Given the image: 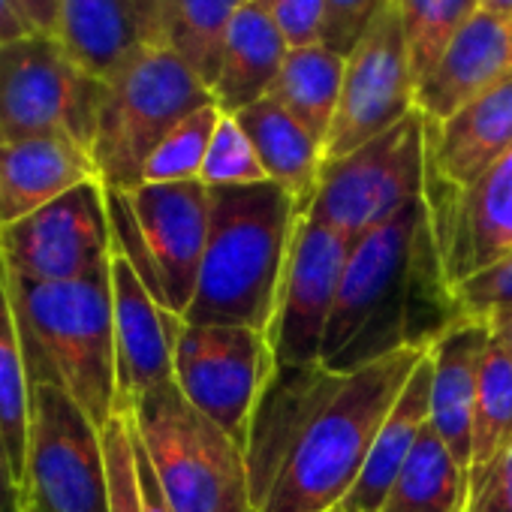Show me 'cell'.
Returning <instances> with one entry per match:
<instances>
[{
  "label": "cell",
  "mask_w": 512,
  "mask_h": 512,
  "mask_svg": "<svg viewBox=\"0 0 512 512\" xmlns=\"http://www.w3.org/2000/svg\"><path fill=\"white\" fill-rule=\"evenodd\" d=\"M452 320L422 196L353 241L320 365L353 374L404 347H431Z\"/></svg>",
  "instance_id": "6da1fadb"
},
{
  "label": "cell",
  "mask_w": 512,
  "mask_h": 512,
  "mask_svg": "<svg viewBox=\"0 0 512 512\" xmlns=\"http://www.w3.org/2000/svg\"><path fill=\"white\" fill-rule=\"evenodd\" d=\"M199 284L184 323L269 335L302 211L275 181L214 187Z\"/></svg>",
  "instance_id": "7a4b0ae2"
},
{
  "label": "cell",
  "mask_w": 512,
  "mask_h": 512,
  "mask_svg": "<svg viewBox=\"0 0 512 512\" xmlns=\"http://www.w3.org/2000/svg\"><path fill=\"white\" fill-rule=\"evenodd\" d=\"M10 290L31 389H61L103 431L118 416L112 269L61 284L10 272Z\"/></svg>",
  "instance_id": "3957f363"
},
{
  "label": "cell",
  "mask_w": 512,
  "mask_h": 512,
  "mask_svg": "<svg viewBox=\"0 0 512 512\" xmlns=\"http://www.w3.org/2000/svg\"><path fill=\"white\" fill-rule=\"evenodd\" d=\"M431 347H404L353 374L314 416L256 512H329L356 485L380 425Z\"/></svg>",
  "instance_id": "277c9868"
},
{
  "label": "cell",
  "mask_w": 512,
  "mask_h": 512,
  "mask_svg": "<svg viewBox=\"0 0 512 512\" xmlns=\"http://www.w3.org/2000/svg\"><path fill=\"white\" fill-rule=\"evenodd\" d=\"M172 512H256L244 449L163 383L127 413Z\"/></svg>",
  "instance_id": "5b68a950"
},
{
  "label": "cell",
  "mask_w": 512,
  "mask_h": 512,
  "mask_svg": "<svg viewBox=\"0 0 512 512\" xmlns=\"http://www.w3.org/2000/svg\"><path fill=\"white\" fill-rule=\"evenodd\" d=\"M211 103L208 85L169 46H142L124 70L103 82L91 142V160L103 187L136 190L154 148L187 115Z\"/></svg>",
  "instance_id": "8992f818"
},
{
  "label": "cell",
  "mask_w": 512,
  "mask_h": 512,
  "mask_svg": "<svg viewBox=\"0 0 512 512\" xmlns=\"http://www.w3.org/2000/svg\"><path fill=\"white\" fill-rule=\"evenodd\" d=\"M103 82L85 73L58 37L31 34L0 46V145L70 139L91 154Z\"/></svg>",
  "instance_id": "52a82bcc"
},
{
  "label": "cell",
  "mask_w": 512,
  "mask_h": 512,
  "mask_svg": "<svg viewBox=\"0 0 512 512\" xmlns=\"http://www.w3.org/2000/svg\"><path fill=\"white\" fill-rule=\"evenodd\" d=\"M422 196L425 118L413 112L359 151L323 163L320 187L305 217L353 244Z\"/></svg>",
  "instance_id": "ba28073f"
},
{
  "label": "cell",
  "mask_w": 512,
  "mask_h": 512,
  "mask_svg": "<svg viewBox=\"0 0 512 512\" xmlns=\"http://www.w3.org/2000/svg\"><path fill=\"white\" fill-rule=\"evenodd\" d=\"M28 512H109L103 431L55 386L31 389Z\"/></svg>",
  "instance_id": "9c48e42d"
},
{
  "label": "cell",
  "mask_w": 512,
  "mask_h": 512,
  "mask_svg": "<svg viewBox=\"0 0 512 512\" xmlns=\"http://www.w3.org/2000/svg\"><path fill=\"white\" fill-rule=\"evenodd\" d=\"M275 374L269 335L247 326L181 323L175 341V386L241 449L253 407Z\"/></svg>",
  "instance_id": "30bf717a"
},
{
  "label": "cell",
  "mask_w": 512,
  "mask_h": 512,
  "mask_svg": "<svg viewBox=\"0 0 512 512\" xmlns=\"http://www.w3.org/2000/svg\"><path fill=\"white\" fill-rule=\"evenodd\" d=\"M416 112V79L398 0H386L365 37L347 55L341 103L323 145V163L341 160Z\"/></svg>",
  "instance_id": "8fae6325"
},
{
  "label": "cell",
  "mask_w": 512,
  "mask_h": 512,
  "mask_svg": "<svg viewBox=\"0 0 512 512\" xmlns=\"http://www.w3.org/2000/svg\"><path fill=\"white\" fill-rule=\"evenodd\" d=\"M0 256L13 275L46 284L103 272L112 260V220L103 181H85L31 217L0 229Z\"/></svg>",
  "instance_id": "7c38bea8"
},
{
  "label": "cell",
  "mask_w": 512,
  "mask_h": 512,
  "mask_svg": "<svg viewBox=\"0 0 512 512\" xmlns=\"http://www.w3.org/2000/svg\"><path fill=\"white\" fill-rule=\"evenodd\" d=\"M350 247L353 244L335 229L311 217L299 220L269 329L275 368L320 365Z\"/></svg>",
  "instance_id": "4fadbf2b"
},
{
  "label": "cell",
  "mask_w": 512,
  "mask_h": 512,
  "mask_svg": "<svg viewBox=\"0 0 512 512\" xmlns=\"http://www.w3.org/2000/svg\"><path fill=\"white\" fill-rule=\"evenodd\" d=\"M157 284V302L184 320L205 256L211 196L202 181L139 184L127 193Z\"/></svg>",
  "instance_id": "5bb4252c"
},
{
  "label": "cell",
  "mask_w": 512,
  "mask_h": 512,
  "mask_svg": "<svg viewBox=\"0 0 512 512\" xmlns=\"http://www.w3.org/2000/svg\"><path fill=\"white\" fill-rule=\"evenodd\" d=\"M446 290L512 253V148L452 202L428 211Z\"/></svg>",
  "instance_id": "9a60e30c"
},
{
  "label": "cell",
  "mask_w": 512,
  "mask_h": 512,
  "mask_svg": "<svg viewBox=\"0 0 512 512\" xmlns=\"http://www.w3.org/2000/svg\"><path fill=\"white\" fill-rule=\"evenodd\" d=\"M112 320H115V371L118 413L151 389L175 380V341L181 317L169 314L142 284L127 256L112 241Z\"/></svg>",
  "instance_id": "2e32d148"
},
{
  "label": "cell",
  "mask_w": 512,
  "mask_h": 512,
  "mask_svg": "<svg viewBox=\"0 0 512 512\" xmlns=\"http://www.w3.org/2000/svg\"><path fill=\"white\" fill-rule=\"evenodd\" d=\"M341 383L344 374H335L323 365L275 368L272 380L266 383L260 401L253 407L244 440V464L253 509L263 506L296 443Z\"/></svg>",
  "instance_id": "e0dca14e"
},
{
  "label": "cell",
  "mask_w": 512,
  "mask_h": 512,
  "mask_svg": "<svg viewBox=\"0 0 512 512\" xmlns=\"http://www.w3.org/2000/svg\"><path fill=\"white\" fill-rule=\"evenodd\" d=\"M512 148V82L467 103L443 124L425 121V205L443 208Z\"/></svg>",
  "instance_id": "ac0fdd59"
},
{
  "label": "cell",
  "mask_w": 512,
  "mask_h": 512,
  "mask_svg": "<svg viewBox=\"0 0 512 512\" xmlns=\"http://www.w3.org/2000/svg\"><path fill=\"white\" fill-rule=\"evenodd\" d=\"M512 82V16L479 10L416 88V112L443 124L467 103Z\"/></svg>",
  "instance_id": "d6986e66"
},
{
  "label": "cell",
  "mask_w": 512,
  "mask_h": 512,
  "mask_svg": "<svg viewBox=\"0 0 512 512\" xmlns=\"http://www.w3.org/2000/svg\"><path fill=\"white\" fill-rule=\"evenodd\" d=\"M488 347L491 329L479 320H452L431 344V428L464 470H470L476 389Z\"/></svg>",
  "instance_id": "ffe728a7"
},
{
  "label": "cell",
  "mask_w": 512,
  "mask_h": 512,
  "mask_svg": "<svg viewBox=\"0 0 512 512\" xmlns=\"http://www.w3.org/2000/svg\"><path fill=\"white\" fill-rule=\"evenodd\" d=\"M94 178L97 166L91 154L70 139L55 136L0 145V229Z\"/></svg>",
  "instance_id": "44dd1931"
},
{
  "label": "cell",
  "mask_w": 512,
  "mask_h": 512,
  "mask_svg": "<svg viewBox=\"0 0 512 512\" xmlns=\"http://www.w3.org/2000/svg\"><path fill=\"white\" fill-rule=\"evenodd\" d=\"M431 374H434V365H431V350H428V356L419 362V368L407 380L401 398L389 410L386 422L380 425L377 440L368 452V461H365L356 485L341 500L344 509H350V512H380L383 509L401 467L407 464L425 425L431 422Z\"/></svg>",
  "instance_id": "7402d4cb"
},
{
  "label": "cell",
  "mask_w": 512,
  "mask_h": 512,
  "mask_svg": "<svg viewBox=\"0 0 512 512\" xmlns=\"http://www.w3.org/2000/svg\"><path fill=\"white\" fill-rule=\"evenodd\" d=\"M287 52L290 46L269 22V16L247 0L229 28L220 70L211 85L217 109L226 115H238L241 109L266 100L278 82Z\"/></svg>",
  "instance_id": "603a6c76"
},
{
  "label": "cell",
  "mask_w": 512,
  "mask_h": 512,
  "mask_svg": "<svg viewBox=\"0 0 512 512\" xmlns=\"http://www.w3.org/2000/svg\"><path fill=\"white\" fill-rule=\"evenodd\" d=\"M58 40L100 82H109L148 46L136 0H58Z\"/></svg>",
  "instance_id": "cb8c5ba5"
},
{
  "label": "cell",
  "mask_w": 512,
  "mask_h": 512,
  "mask_svg": "<svg viewBox=\"0 0 512 512\" xmlns=\"http://www.w3.org/2000/svg\"><path fill=\"white\" fill-rule=\"evenodd\" d=\"M235 118L250 136L269 181L284 187L305 217L320 187L323 145L272 97L241 109Z\"/></svg>",
  "instance_id": "d4e9b609"
},
{
  "label": "cell",
  "mask_w": 512,
  "mask_h": 512,
  "mask_svg": "<svg viewBox=\"0 0 512 512\" xmlns=\"http://www.w3.org/2000/svg\"><path fill=\"white\" fill-rule=\"evenodd\" d=\"M347 58L326 46L290 49L269 97L287 109L320 145H326L344 85Z\"/></svg>",
  "instance_id": "484cf974"
},
{
  "label": "cell",
  "mask_w": 512,
  "mask_h": 512,
  "mask_svg": "<svg viewBox=\"0 0 512 512\" xmlns=\"http://www.w3.org/2000/svg\"><path fill=\"white\" fill-rule=\"evenodd\" d=\"M467 500V470L428 422L380 512H467Z\"/></svg>",
  "instance_id": "4316f807"
},
{
  "label": "cell",
  "mask_w": 512,
  "mask_h": 512,
  "mask_svg": "<svg viewBox=\"0 0 512 512\" xmlns=\"http://www.w3.org/2000/svg\"><path fill=\"white\" fill-rule=\"evenodd\" d=\"M0 431H4L16 473L25 488V461L31 437V383L10 290V269L4 256H0Z\"/></svg>",
  "instance_id": "83f0119b"
},
{
  "label": "cell",
  "mask_w": 512,
  "mask_h": 512,
  "mask_svg": "<svg viewBox=\"0 0 512 512\" xmlns=\"http://www.w3.org/2000/svg\"><path fill=\"white\" fill-rule=\"evenodd\" d=\"M512 443V359L491 341L476 389L473 446H470V491L482 482L488 467Z\"/></svg>",
  "instance_id": "f1b7e54d"
},
{
  "label": "cell",
  "mask_w": 512,
  "mask_h": 512,
  "mask_svg": "<svg viewBox=\"0 0 512 512\" xmlns=\"http://www.w3.org/2000/svg\"><path fill=\"white\" fill-rule=\"evenodd\" d=\"M247 0H175L166 46L208 85L220 70L229 28Z\"/></svg>",
  "instance_id": "f546056e"
},
{
  "label": "cell",
  "mask_w": 512,
  "mask_h": 512,
  "mask_svg": "<svg viewBox=\"0 0 512 512\" xmlns=\"http://www.w3.org/2000/svg\"><path fill=\"white\" fill-rule=\"evenodd\" d=\"M416 88L437 67L455 34L479 13V0H398Z\"/></svg>",
  "instance_id": "4dcf8cb0"
},
{
  "label": "cell",
  "mask_w": 512,
  "mask_h": 512,
  "mask_svg": "<svg viewBox=\"0 0 512 512\" xmlns=\"http://www.w3.org/2000/svg\"><path fill=\"white\" fill-rule=\"evenodd\" d=\"M220 121L217 103L187 115L148 157L142 184H181V181H199L202 163L214 136V127Z\"/></svg>",
  "instance_id": "1f68e13d"
},
{
  "label": "cell",
  "mask_w": 512,
  "mask_h": 512,
  "mask_svg": "<svg viewBox=\"0 0 512 512\" xmlns=\"http://www.w3.org/2000/svg\"><path fill=\"white\" fill-rule=\"evenodd\" d=\"M199 181L208 190H214V187H244V184L269 181L260 157H256V148H253L250 136L241 130L235 115L220 112V121L214 127V136H211V145H208Z\"/></svg>",
  "instance_id": "d6a6232c"
},
{
  "label": "cell",
  "mask_w": 512,
  "mask_h": 512,
  "mask_svg": "<svg viewBox=\"0 0 512 512\" xmlns=\"http://www.w3.org/2000/svg\"><path fill=\"white\" fill-rule=\"evenodd\" d=\"M103 455L109 476V512H145L136 431L127 413H118L103 428Z\"/></svg>",
  "instance_id": "836d02e7"
},
{
  "label": "cell",
  "mask_w": 512,
  "mask_h": 512,
  "mask_svg": "<svg viewBox=\"0 0 512 512\" xmlns=\"http://www.w3.org/2000/svg\"><path fill=\"white\" fill-rule=\"evenodd\" d=\"M449 305L455 320H479L488 323L491 317L512 311V253L497 260L494 266L482 269L479 275L461 281L449 290Z\"/></svg>",
  "instance_id": "e575fe53"
},
{
  "label": "cell",
  "mask_w": 512,
  "mask_h": 512,
  "mask_svg": "<svg viewBox=\"0 0 512 512\" xmlns=\"http://www.w3.org/2000/svg\"><path fill=\"white\" fill-rule=\"evenodd\" d=\"M250 4H256L269 16V22L278 28V34L290 49L323 46V28H326L323 0H250Z\"/></svg>",
  "instance_id": "d590c367"
},
{
  "label": "cell",
  "mask_w": 512,
  "mask_h": 512,
  "mask_svg": "<svg viewBox=\"0 0 512 512\" xmlns=\"http://www.w3.org/2000/svg\"><path fill=\"white\" fill-rule=\"evenodd\" d=\"M383 4L386 0H323L326 7L323 46L347 58L356 49V43L365 37Z\"/></svg>",
  "instance_id": "8d00e7d4"
},
{
  "label": "cell",
  "mask_w": 512,
  "mask_h": 512,
  "mask_svg": "<svg viewBox=\"0 0 512 512\" xmlns=\"http://www.w3.org/2000/svg\"><path fill=\"white\" fill-rule=\"evenodd\" d=\"M467 512H512V443L470 491Z\"/></svg>",
  "instance_id": "74e56055"
},
{
  "label": "cell",
  "mask_w": 512,
  "mask_h": 512,
  "mask_svg": "<svg viewBox=\"0 0 512 512\" xmlns=\"http://www.w3.org/2000/svg\"><path fill=\"white\" fill-rule=\"evenodd\" d=\"M0 512H28V497L16 473L4 431H0Z\"/></svg>",
  "instance_id": "f35d334b"
},
{
  "label": "cell",
  "mask_w": 512,
  "mask_h": 512,
  "mask_svg": "<svg viewBox=\"0 0 512 512\" xmlns=\"http://www.w3.org/2000/svg\"><path fill=\"white\" fill-rule=\"evenodd\" d=\"M172 7H175V0H136L139 28L148 46H166Z\"/></svg>",
  "instance_id": "ab89813d"
},
{
  "label": "cell",
  "mask_w": 512,
  "mask_h": 512,
  "mask_svg": "<svg viewBox=\"0 0 512 512\" xmlns=\"http://www.w3.org/2000/svg\"><path fill=\"white\" fill-rule=\"evenodd\" d=\"M22 19L40 37H58V0H13Z\"/></svg>",
  "instance_id": "60d3db41"
},
{
  "label": "cell",
  "mask_w": 512,
  "mask_h": 512,
  "mask_svg": "<svg viewBox=\"0 0 512 512\" xmlns=\"http://www.w3.org/2000/svg\"><path fill=\"white\" fill-rule=\"evenodd\" d=\"M136 455H139V482H142L145 512H172L166 497H163V491H160V485H157V476H154V470H151V464H148V458H145V452L139 446V440H136Z\"/></svg>",
  "instance_id": "b9f144b4"
},
{
  "label": "cell",
  "mask_w": 512,
  "mask_h": 512,
  "mask_svg": "<svg viewBox=\"0 0 512 512\" xmlns=\"http://www.w3.org/2000/svg\"><path fill=\"white\" fill-rule=\"evenodd\" d=\"M31 25L22 19V13L16 10L13 0H0V46L19 43L25 37H31Z\"/></svg>",
  "instance_id": "7bdbcfd3"
},
{
  "label": "cell",
  "mask_w": 512,
  "mask_h": 512,
  "mask_svg": "<svg viewBox=\"0 0 512 512\" xmlns=\"http://www.w3.org/2000/svg\"><path fill=\"white\" fill-rule=\"evenodd\" d=\"M488 329H491V341L512 359V311H503V314L491 317Z\"/></svg>",
  "instance_id": "ee69618b"
},
{
  "label": "cell",
  "mask_w": 512,
  "mask_h": 512,
  "mask_svg": "<svg viewBox=\"0 0 512 512\" xmlns=\"http://www.w3.org/2000/svg\"><path fill=\"white\" fill-rule=\"evenodd\" d=\"M479 10H488V13H503V16H512V0H479Z\"/></svg>",
  "instance_id": "f6af8a7d"
},
{
  "label": "cell",
  "mask_w": 512,
  "mask_h": 512,
  "mask_svg": "<svg viewBox=\"0 0 512 512\" xmlns=\"http://www.w3.org/2000/svg\"><path fill=\"white\" fill-rule=\"evenodd\" d=\"M329 512H350V509H344V506H335V509H329Z\"/></svg>",
  "instance_id": "bcb514c9"
}]
</instances>
